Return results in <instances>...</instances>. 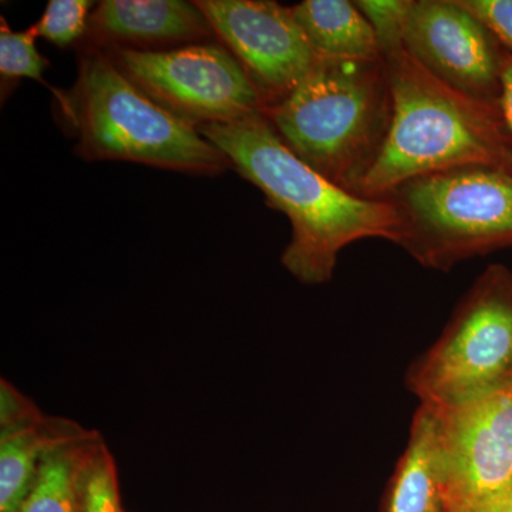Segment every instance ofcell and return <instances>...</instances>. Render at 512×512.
I'll list each match as a JSON object with an SVG mask.
<instances>
[{"label":"cell","instance_id":"obj_10","mask_svg":"<svg viewBox=\"0 0 512 512\" xmlns=\"http://www.w3.org/2000/svg\"><path fill=\"white\" fill-rule=\"evenodd\" d=\"M440 410L448 505L470 503L512 478V392Z\"/></svg>","mask_w":512,"mask_h":512},{"label":"cell","instance_id":"obj_12","mask_svg":"<svg viewBox=\"0 0 512 512\" xmlns=\"http://www.w3.org/2000/svg\"><path fill=\"white\" fill-rule=\"evenodd\" d=\"M440 410L420 403L409 443L383 495L382 512H446Z\"/></svg>","mask_w":512,"mask_h":512},{"label":"cell","instance_id":"obj_5","mask_svg":"<svg viewBox=\"0 0 512 512\" xmlns=\"http://www.w3.org/2000/svg\"><path fill=\"white\" fill-rule=\"evenodd\" d=\"M414 261L448 272L460 262L512 248V174L468 165L414 178L390 192Z\"/></svg>","mask_w":512,"mask_h":512},{"label":"cell","instance_id":"obj_19","mask_svg":"<svg viewBox=\"0 0 512 512\" xmlns=\"http://www.w3.org/2000/svg\"><path fill=\"white\" fill-rule=\"evenodd\" d=\"M355 3L375 30L382 55L389 50L403 47L404 22L409 12L410 0H360Z\"/></svg>","mask_w":512,"mask_h":512},{"label":"cell","instance_id":"obj_8","mask_svg":"<svg viewBox=\"0 0 512 512\" xmlns=\"http://www.w3.org/2000/svg\"><path fill=\"white\" fill-rule=\"evenodd\" d=\"M403 49L451 89L500 104L505 49L461 0H410Z\"/></svg>","mask_w":512,"mask_h":512},{"label":"cell","instance_id":"obj_23","mask_svg":"<svg viewBox=\"0 0 512 512\" xmlns=\"http://www.w3.org/2000/svg\"><path fill=\"white\" fill-rule=\"evenodd\" d=\"M500 107L512 136V56L507 50H504L503 67H501Z\"/></svg>","mask_w":512,"mask_h":512},{"label":"cell","instance_id":"obj_7","mask_svg":"<svg viewBox=\"0 0 512 512\" xmlns=\"http://www.w3.org/2000/svg\"><path fill=\"white\" fill-rule=\"evenodd\" d=\"M103 52L141 92L195 128L264 114L268 107L237 57L218 43Z\"/></svg>","mask_w":512,"mask_h":512},{"label":"cell","instance_id":"obj_3","mask_svg":"<svg viewBox=\"0 0 512 512\" xmlns=\"http://www.w3.org/2000/svg\"><path fill=\"white\" fill-rule=\"evenodd\" d=\"M264 116L296 156L353 192L392 119L386 63L316 56L302 82Z\"/></svg>","mask_w":512,"mask_h":512},{"label":"cell","instance_id":"obj_22","mask_svg":"<svg viewBox=\"0 0 512 512\" xmlns=\"http://www.w3.org/2000/svg\"><path fill=\"white\" fill-rule=\"evenodd\" d=\"M446 512H512V478L494 493L470 503L448 505Z\"/></svg>","mask_w":512,"mask_h":512},{"label":"cell","instance_id":"obj_2","mask_svg":"<svg viewBox=\"0 0 512 512\" xmlns=\"http://www.w3.org/2000/svg\"><path fill=\"white\" fill-rule=\"evenodd\" d=\"M392 119L355 194L384 200L407 181L468 165L512 174V136L500 104L484 103L431 76L403 47L382 55Z\"/></svg>","mask_w":512,"mask_h":512},{"label":"cell","instance_id":"obj_15","mask_svg":"<svg viewBox=\"0 0 512 512\" xmlns=\"http://www.w3.org/2000/svg\"><path fill=\"white\" fill-rule=\"evenodd\" d=\"M101 440L99 431L86 429L52 450L13 512H79L84 468Z\"/></svg>","mask_w":512,"mask_h":512},{"label":"cell","instance_id":"obj_9","mask_svg":"<svg viewBox=\"0 0 512 512\" xmlns=\"http://www.w3.org/2000/svg\"><path fill=\"white\" fill-rule=\"evenodd\" d=\"M195 5L268 107L285 99L311 70L316 55L292 8L272 0H197Z\"/></svg>","mask_w":512,"mask_h":512},{"label":"cell","instance_id":"obj_21","mask_svg":"<svg viewBox=\"0 0 512 512\" xmlns=\"http://www.w3.org/2000/svg\"><path fill=\"white\" fill-rule=\"evenodd\" d=\"M512 56V0H461Z\"/></svg>","mask_w":512,"mask_h":512},{"label":"cell","instance_id":"obj_14","mask_svg":"<svg viewBox=\"0 0 512 512\" xmlns=\"http://www.w3.org/2000/svg\"><path fill=\"white\" fill-rule=\"evenodd\" d=\"M292 13L316 56L382 59L375 30L355 2L305 0Z\"/></svg>","mask_w":512,"mask_h":512},{"label":"cell","instance_id":"obj_4","mask_svg":"<svg viewBox=\"0 0 512 512\" xmlns=\"http://www.w3.org/2000/svg\"><path fill=\"white\" fill-rule=\"evenodd\" d=\"M70 114L87 161H131L192 175H220L231 163L198 128L178 119L127 79L106 53L80 60Z\"/></svg>","mask_w":512,"mask_h":512},{"label":"cell","instance_id":"obj_18","mask_svg":"<svg viewBox=\"0 0 512 512\" xmlns=\"http://www.w3.org/2000/svg\"><path fill=\"white\" fill-rule=\"evenodd\" d=\"M96 3L90 0H50L45 13L32 26L37 37L59 47H66L76 42L87 32L90 10Z\"/></svg>","mask_w":512,"mask_h":512},{"label":"cell","instance_id":"obj_20","mask_svg":"<svg viewBox=\"0 0 512 512\" xmlns=\"http://www.w3.org/2000/svg\"><path fill=\"white\" fill-rule=\"evenodd\" d=\"M45 413L9 380H0V431L16 429L42 419Z\"/></svg>","mask_w":512,"mask_h":512},{"label":"cell","instance_id":"obj_6","mask_svg":"<svg viewBox=\"0 0 512 512\" xmlns=\"http://www.w3.org/2000/svg\"><path fill=\"white\" fill-rule=\"evenodd\" d=\"M420 403L458 410L512 392V272L493 264L468 289L440 338L406 372Z\"/></svg>","mask_w":512,"mask_h":512},{"label":"cell","instance_id":"obj_11","mask_svg":"<svg viewBox=\"0 0 512 512\" xmlns=\"http://www.w3.org/2000/svg\"><path fill=\"white\" fill-rule=\"evenodd\" d=\"M87 35L103 49L158 50L204 43L215 33L195 2L103 0L90 15Z\"/></svg>","mask_w":512,"mask_h":512},{"label":"cell","instance_id":"obj_13","mask_svg":"<svg viewBox=\"0 0 512 512\" xmlns=\"http://www.w3.org/2000/svg\"><path fill=\"white\" fill-rule=\"evenodd\" d=\"M86 430L67 417L42 419L0 431V512H13L29 493L46 457Z\"/></svg>","mask_w":512,"mask_h":512},{"label":"cell","instance_id":"obj_1","mask_svg":"<svg viewBox=\"0 0 512 512\" xmlns=\"http://www.w3.org/2000/svg\"><path fill=\"white\" fill-rule=\"evenodd\" d=\"M198 131L288 217L291 241L281 262L302 284L332 281L340 252L357 241L399 245L403 221L393 202L360 197L323 177L289 150L264 114Z\"/></svg>","mask_w":512,"mask_h":512},{"label":"cell","instance_id":"obj_17","mask_svg":"<svg viewBox=\"0 0 512 512\" xmlns=\"http://www.w3.org/2000/svg\"><path fill=\"white\" fill-rule=\"evenodd\" d=\"M79 512H127L121 504L119 467L104 439L84 468Z\"/></svg>","mask_w":512,"mask_h":512},{"label":"cell","instance_id":"obj_16","mask_svg":"<svg viewBox=\"0 0 512 512\" xmlns=\"http://www.w3.org/2000/svg\"><path fill=\"white\" fill-rule=\"evenodd\" d=\"M36 33L32 26L23 32H13L5 18L0 19V74H2V93L10 84L20 79L36 80L47 87L62 107L63 116L69 117V94L59 92L43 79V72L50 66L36 49Z\"/></svg>","mask_w":512,"mask_h":512}]
</instances>
